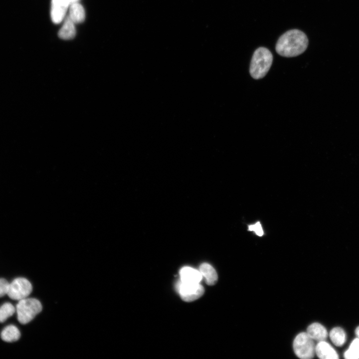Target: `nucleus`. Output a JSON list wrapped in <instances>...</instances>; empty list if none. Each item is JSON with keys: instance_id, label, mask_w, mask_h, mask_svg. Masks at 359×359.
<instances>
[{"instance_id": "f257e3e1", "label": "nucleus", "mask_w": 359, "mask_h": 359, "mask_svg": "<svg viewBox=\"0 0 359 359\" xmlns=\"http://www.w3.org/2000/svg\"><path fill=\"white\" fill-rule=\"evenodd\" d=\"M308 46V39L303 31L293 29L285 32L277 42L276 50L280 55L292 57L303 54Z\"/></svg>"}, {"instance_id": "f03ea898", "label": "nucleus", "mask_w": 359, "mask_h": 359, "mask_svg": "<svg viewBox=\"0 0 359 359\" xmlns=\"http://www.w3.org/2000/svg\"><path fill=\"white\" fill-rule=\"evenodd\" d=\"M273 55L267 48L260 47L254 52L251 60L249 73L255 80L264 78L270 71L273 61Z\"/></svg>"}, {"instance_id": "7ed1b4c3", "label": "nucleus", "mask_w": 359, "mask_h": 359, "mask_svg": "<svg viewBox=\"0 0 359 359\" xmlns=\"http://www.w3.org/2000/svg\"><path fill=\"white\" fill-rule=\"evenodd\" d=\"M43 309L41 303L35 299H25L19 301L16 306L18 320L22 324H26L33 319Z\"/></svg>"}, {"instance_id": "20e7f679", "label": "nucleus", "mask_w": 359, "mask_h": 359, "mask_svg": "<svg viewBox=\"0 0 359 359\" xmlns=\"http://www.w3.org/2000/svg\"><path fill=\"white\" fill-rule=\"evenodd\" d=\"M315 347L314 340L305 332L299 334L293 342L294 351L302 359L313 358L315 354Z\"/></svg>"}, {"instance_id": "39448f33", "label": "nucleus", "mask_w": 359, "mask_h": 359, "mask_svg": "<svg viewBox=\"0 0 359 359\" xmlns=\"http://www.w3.org/2000/svg\"><path fill=\"white\" fill-rule=\"evenodd\" d=\"M32 290L30 282L27 279L19 277L9 283L7 295L15 301H21L27 298Z\"/></svg>"}, {"instance_id": "423d86ee", "label": "nucleus", "mask_w": 359, "mask_h": 359, "mask_svg": "<svg viewBox=\"0 0 359 359\" xmlns=\"http://www.w3.org/2000/svg\"><path fill=\"white\" fill-rule=\"evenodd\" d=\"M178 289L182 300L188 303L198 300L205 292L204 288L200 283L187 284L180 281Z\"/></svg>"}, {"instance_id": "0eeeda50", "label": "nucleus", "mask_w": 359, "mask_h": 359, "mask_svg": "<svg viewBox=\"0 0 359 359\" xmlns=\"http://www.w3.org/2000/svg\"><path fill=\"white\" fill-rule=\"evenodd\" d=\"M70 5L68 0H52L51 18L53 22L56 24L61 23Z\"/></svg>"}, {"instance_id": "6e6552de", "label": "nucleus", "mask_w": 359, "mask_h": 359, "mask_svg": "<svg viewBox=\"0 0 359 359\" xmlns=\"http://www.w3.org/2000/svg\"><path fill=\"white\" fill-rule=\"evenodd\" d=\"M181 282L187 284H198L202 279L199 271L190 267H184L180 272Z\"/></svg>"}, {"instance_id": "1a4fd4ad", "label": "nucleus", "mask_w": 359, "mask_h": 359, "mask_svg": "<svg viewBox=\"0 0 359 359\" xmlns=\"http://www.w3.org/2000/svg\"><path fill=\"white\" fill-rule=\"evenodd\" d=\"M315 353L321 359H337L338 355L335 350L325 341H320L315 347Z\"/></svg>"}, {"instance_id": "9d476101", "label": "nucleus", "mask_w": 359, "mask_h": 359, "mask_svg": "<svg viewBox=\"0 0 359 359\" xmlns=\"http://www.w3.org/2000/svg\"><path fill=\"white\" fill-rule=\"evenodd\" d=\"M306 333L311 339L318 342L325 341L328 337L327 330L323 325L318 323L310 325L307 329Z\"/></svg>"}, {"instance_id": "9b49d317", "label": "nucleus", "mask_w": 359, "mask_h": 359, "mask_svg": "<svg viewBox=\"0 0 359 359\" xmlns=\"http://www.w3.org/2000/svg\"><path fill=\"white\" fill-rule=\"evenodd\" d=\"M76 34L75 23L68 17L58 32V37L63 40L73 39Z\"/></svg>"}, {"instance_id": "f8f14e48", "label": "nucleus", "mask_w": 359, "mask_h": 359, "mask_svg": "<svg viewBox=\"0 0 359 359\" xmlns=\"http://www.w3.org/2000/svg\"><path fill=\"white\" fill-rule=\"evenodd\" d=\"M199 271L205 278L207 284L212 286L215 285L218 279L217 273L214 268L208 264H203L200 267Z\"/></svg>"}, {"instance_id": "ddd939ff", "label": "nucleus", "mask_w": 359, "mask_h": 359, "mask_svg": "<svg viewBox=\"0 0 359 359\" xmlns=\"http://www.w3.org/2000/svg\"><path fill=\"white\" fill-rule=\"evenodd\" d=\"M69 17L75 24L83 22L85 20V13L83 6L78 2L71 4Z\"/></svg>"}, {"instance_id": "4468645a", "label": "nucleus", "mask_w": 359, "mask_h": 359, "mask_svg": "<svg viewBox=\"0 0 359 359\" xmlns=\"http://www.w3.org/2000/svg\"><path fill=\"white\" fill-rule=\"evenodd\" d=\"M21 337V333L16 327L13 325H10L6 327L2 331L1 337L2 339L7 342H13L18 341Z\"/></svg>"}, {"instance_id": "2eb2a0df", "label": "nucleus", "mask_w": 359, "mask_h": 359, "mask_svg": "<svg viewBox=\"0 0 359 359\" xmlns=\"http://www.w3.org/2000/svg\"><path fill=\"white\" fill-rule=\"evenodd\" d=\"M330 337L333 343L336 346L341 347L346 342V334L340 328L333 329L330 333Z\"/></svg>"}, {"instance_id": "dca6fc26", "label": "nucleus", "mask_w": 359, "mask_h": 359, "mask_svg": "<svg viewBox=\"0 0 359 359\" xmlns=\"http://www.w3.org/2000/svg\"><path fill=\"white\" fill-rule=\"evenodd\" d=\"M344 357L346 359H359V339L356 338L350 344L349 348L345 352Z\"/></svg>"}, {"instance_id": "f3484780", "label": "nucleus", "mask_w": 359, "mask_h": 359, "mask_svg": "<svg viewBox=\"0 0 359 359\" xmlns=\"http://www.w3.org/2000/svg\"><path fill=\"white\" fill-rule=\"evenodd\" d=\"M16 312L15 307L10 303H6L0 307V323L4 322Z\"/></svg>"}, {"instance_id": "a211bd4d", "label": "nucleus", "mask_w": 359, "mask_h": 359, "mask_svg": "<svg viewBox=\"0 0 359 359\" xmlns=\"http://www.w3.org/2000/svg\"><path fill=\"white\" fill-rule=\"evenodd\" d=\"M249 231L254 232L259 237H262L264 235L262 226L259 221L249 225Z\"/></svg>"}, {"instance_id": "6ab92c4d", "label": "nucleus", "mask_w": 359, "mask_h": 359, "mask_svg": "<svg viewBox=\"0 0 359 359\" xmlns=\"http://www.w3.org/2000/svg\"><path fill=\"white\" fill-rule=\"evenodd\" d=\"M9 283L7 280L0 278V298H2L7 295Z\"/></svg>"}, {"instance_id": "aec40b11", "label": "nucleus", "mask_w": 359, "mask_h": 359, "mask_svg": "<svg viewBox=\"0 0 359 359\" xmlns=\"http://www.w3.org/2000/svg\"><path fill=\"white\" fill-rule=\"evenodd\" d=\"M355 333L358 338L359 339V326H358V327L356 329Z\"/></svg>"}, {"instance_id": "412c9836", "label": "nucleus", "mask_w": 359, "mask_h": 359, "mask_svg": "<svg viewBox=\"0 0 359 359\" xmlns=\"http://www.w3.org/2000/svg\"><path fill=\"white\" fill-rule=\"evenodd\" d=\"M68 1L72 4L74 3L78 2V0H68Z\"/></svg>"}]
</instances>
